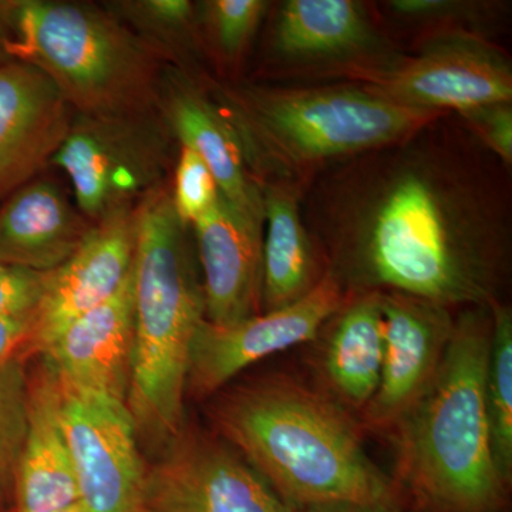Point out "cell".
I'll list each match as a JSON object with an SVG mask.
<instances>
[{
  "mask_svg": "<svg viewBox=\"0 0 512 512\" xmlns=\"http://www.w3.org/2000/svg\"><path fill=\"white\" fill-rule=\"evenodd\" d=\"M0 59H2V57H0Z\"/></svg>",
  "mask_w": 512,
  "mask_h": 512,
  "instance_id": "obj_35",
  "label": "cell"
},
{
  "mask_svg": "<svg viewBox=\"0 0 512 512\" xmlns=\"http://www.w3.org/2000/svg\"><path fill=\"white\" fill-rule=\"evenodd\" d=\"M266 234L262 241L261 313L301 301L328 272L325 255L302 218V190L261 183Z\"/></svg>",
  "mask_w": 512,
  "mask_h": 512,
  "instance_id": "obj_21",
  "label": "cell"
},
{
  "mask_svg": "<svg viewBox=\"0 0 512 512\" xmlns=\"http://www.w3.org/2000/svg\"><path fill=\"white\" fill-rule=\"evenodd\" d=\"M50 272L0 262V318L35 313L45 295Z\"/></svg>",
  "mask_w": 512,
  "mask_h": 512,
  "instance_id": "obj_29",
  "label": "cell"
},
{
  "mask_svg": "<svg viewBox=\"0 0 512 512\" xmlns=\"http://www.w3.org/2000/svg\"><path fill=\"white\" fill-rule=\"evenodd\" d=\"M134 342L127 409L137 433L170 446L184 431L192 342L207 319L188 227L161 184L134 207Z\"/></svg>",
  "mask_w": 512,
  "mask_h": 512,
  "instance_id": "obj_5",
  "label": "cell"
},
{
  "mask_svg": "<svg viewBox=\"0 0 512 512\" xmlns=\"http://www.w3.org/2000/svg\"><path fill=\"white\" fill-rule=\"evenodd\" d=\"M3 52L45 73L77 116H123L158 107L163 60L109 9L19 0Z\"/></svg>",
  "mask_w": 512,
  "mask_h": 512,
  "instance_id": "obj_6",
  "label": "cell"
},
{
  "mask_svg": "<svg viewBox=\"0 0 512 512\" xmlns=\"http://www.w3.org/2000/svg\"><path fill=\"white\" fill-rule=\"evenodd\" d=\"M173 133L156 111L76 116L52 163L69 175L77 210L92 224L164 184Z\"/></svg>",
  "mask_w": 512,
  "mask_h": 512,
  "instance_id": "obj_7",
  "label": "cell"
},
{
  "mask_svg": "<svg viewBox=\"0 0 512 512\" xmlns=\"http://www.w3.org/2000/svg\"><path fill=\"white\" fill-rule=\"evenodd\" d=\"M171 195L178 218L187 227L207 214L221 195L210 168L192 148L181 144Z\"/></svg>",
  "mask_w": 512,
  "mask_h": 512,
  "instance_id": "obj_27",
  "label": "cell"
},
{
  "mask_svg": "<svg viewBox=\"0 0 512 512\" xmlns=\"http://www.w3.org/2000/svg\"><path fill=\"white\" fill-rule=\"evenodd\" d=\"M72 123V109L45 73L0 59V197L52 163Z\"/></svg>",
  "mask_w": 512,
  "mask_h": 512,
  "instance_id": "obj_17",
  "label": "cell"
},
{
  "mask_svg": "<svg viewBox=\"0 0 512 512\" xmlns=\"http://www.w3.org/2000/svg\"><path fill=\"white\" fill-rule=\"evenodd\" d=\"M60 402L59 384L46 369L30 384L28 430L15 470L16 512H57L79 503Z\"/></svg>",
  "mask_w": 512,
  "mask_h": 512,
  "instance_id": "obj_22",
  "label": "cell"
},
{
  "mask_svg": "<svg viewBox=\"0 0 512 512\" xmlns=\"http://www.w3.org/2000/svg\"><path fill=\"white\" fill-rule=\"evenodd\" d=\"M296 512H404L400 501H384V503H335L313 505L301 508Z\"/></svg>",
  "mask_w": 512,
  "mask_h": 512,
  "instance_id": "obj_32",
  "label": "cell"
},
{
  "mask_svg": "<svg viewBox=\"0 0 512 512\" xmlns=\"http://www.w3.org/2000/svg\"><path fill=\"white\" fill-rule=\"evenodd\" d=\"M57 512H87V511H86V508H84L82 504L77 503L74 505H70V507L64 508V510H60Z\"/></svg>",
  "mask_w": 512,
  "mask_h": 512,
  "instance_id": "obj_34",
  "label": "cell"
},
{
  "mask_svg": "<svg viewBox=\"0 0 512 512\" xmlns=\"http://www.w3.org/2000/svg\"><path fill=\"white\" fill-rule=\"evenodd\" d=\"M158 107L174 138L192 148L210 168L222 198L255 227L264 228L261 185L234 128L204 83L170 67L161 77Z\"/></svg>",
  "mask_w": 512,
  "mask_h": 512,
  "instance_id": "obj_15",
  "label": "cell"
},
{
  "mask_svg": "<svg viewBox=\"0 0 512 512\" xmlns=\"http://www.w3.org/2000/svg\"><path fill=\"white\" fill-rule=\"evenodd\" d=\"M134 342V268L119 292L70 323L46 348L60 389L126 403Z\"/></svg>",
  "mask_w": 512,
  "mask_h": 512,
  "instance_id": "obj_16",
  "label": "cell"
},
{
  "mask_svg": "<svg viewBox=\"0 0 512 512\" xmlns=\"http://www.w3.org/2000/svg\"><path fill=\"white\" fill-rule=\"evenodd\" d=\"M271 47L275 57L298 69L343 74L396 59L353 0H286L276 13Z\"/></svg>",
  "mask_w": 512,
  "mask_h": 512,
  "instance_id": "obj_14",
  "label": "cell"
},
{
  "mask_svg": "<svg viewBox=\"0 0 512 512\" xmlns=\"http://www.w3.org/2000/svg\"><path fill=\"white\" fill-rule=\"evenodd\" d=\"M218 393L211 407L218 433L295 510L399 501L367 454L359 421L322 390L269 375Z\"/></svg>",
  "mask_w": 512,
  "mask_h": 512,
  "instance_id": "obj_2",
  "label": "cell"
},
{
  "mask_svg": "<svg viewBox=\"0 0 512 512\" xmlns=\"http://www.w3.org/2000/svg\"><path fill=\"white\" fill-rule=\"evenodd\" d=\"M268 8L269 3L264 0H212L204 3L202 23L221 57L232 63L244 55Z\"/></svg>",
  "mask_w": 512,
  "mask_h": 512,
  "instance_id": "obj_25",
  "label": "cell"
},
{
  "mask_svg": "<svg viewBox=\"0 0 512 512\" xmlns=\"http://www.w3.org/2000/svg\"><path fill=\"white\" fill-rule=\"evenodd\" d=\"M387 8L399 18L413 22L427 20L463 19L470 16L477 6L473 3L453 2V0H392L386 3Z\"/></svg>",
  "mask_w": 512,
  "mask_h": 512,
  "instance_id": "obj_30",
  "label": "cell"
},
{
  "mask_svg": "<svg viewBox=\"0 0 512 512\" xmlns=\"http://www.w3.org/2000/svg\"><path fill=\"white\" fill-rule=\"evenodd\" d=\"M30 383L18 357L0 370V485L15 476L29 419Z\"/></svg>",
  "mask_w": 512,
  "mask_h": 512,
  "instance_id": "obj_26",
  "label": "cell"
},
{
  "mask_svg": "<svg viewBox=\"0 0 512 512\" xmlns=\"http://www.w3.org/2000/svg\"><path fill=\"white\" fill-rule=\"evenodd\" d=\"M60 394L79 503L87 512H143L147 468L127 404L63 389Z\"/></svg>",
  "mask_w": 512,
  "mask_h": 512,
  "instance_id": "obj_9",
  "label": "cell"
},
{
  "mask_svg": "<svg viewBox=\"0 0 512 512\" xmlns=\"http://www.w3.org/2000/svg\"><path fill=\"white\" fill-rule=\"evenodd\" d=\"M13 8H15V2H2L0 0V57H6L3 49H5L6 43L12 39Z\"/></svg>",
  "mask_w": 512,
  "mask_h": 512,
  "instance_id": "obj_33",
  "label": "cell"
},
{
  "mask_svg": "<svg viewBox=\"0 0 512 512\" xmlns=\"http://www.w3.org/2000/svg\"><path fill=\"white\" fill-rule=\"evenodd\" d=\"M467 130L476 136L504 167L512 164V104L493 103L460 111Z\"/></svg>",
  "mask_w": 512,
  "mask_h": 512,
  "instance_id": "obj_28",
  "label": "cell"
},
{
  "mask_svg": "<svg viewBox=\"0 0 512 512\" xmlns=\"http://www.w3.org/2000/svg\"><path fill=\"white\" fill-rule=\"evenodd\" d=\"M443 119L348 158L309 195L306 227L348 295L402 293L448 309L500 302L507 201L477 143Z\"/></svg>",
  "mask_w": 512,
  "mask_h": 512,
  "instance_id": "obj_1",
  "label": "cell"
},
{
  "mask_svg": "<svg viewBox=\"0 0 512 512\" xmlns=\"http://www.w3.org/2000/svg\"><path fill=\"white\" fill-rule=\"evenodd\" d=\"M204 86L258 183L301 190L325 165L393 146L450 114L402 106L356 83L284 87L205 79Z\"/></svg>",
  "mask_w": 512,
  "mask_h": 512,
  "instance_id": "obj_4",
  "label": "cell"
},
{
  "mask_svg": "<svg viewBox=\"0 0 512 512\" xmlns=\"http://www.w3.org/2000/svg\"><path fill=\"white\" fill-rule=\"evenodd\" d=\"M493 330L488 352L485 394L495 458L501 473L512 478V312L497 302L491 306Z\"/></svg>",
  "mask_w": 512,
  "mask_h": 512,
  "instance_id": "obj_24",
  "label": "cell"
},
{
  "mask_svg": "<svg viewBox=\"0 0 512 512\" xmlns=\"http://www.w3.org/2000/svg\"><path fill=\"white\" fill-rule=\"evenodd\" d=\"M35 328V313L0 318V370L16 359V352L30 342Z\"/></svg>",
  "mask_w": 512,
  "mask_h": 512,
  "instance_id": "obj_31",
  "label": "cell"
},
{
  "mask_svg": "<svg viewBox=\"0 0 512 512\" xmlns=\"http://www.w3.org/2000/svg\"><path fill=\"white\" fill-rule=\"evenodd\" d=\"M107 6L126 23L161 60L177 63L175 69L187 72L200 50L197 6L190 0H134Z\"/></svg>",
  "mask_w": 512,
  "mask_h": 512,
  "instance_id": "obj_23",
  "label": "cell"
},
{
  "mask_svg": "<svg viewBox=\"0 0 512 512\" xmlns=\"http://www.w3.org/2000/svg\"><path fill=\"white\" fill-rule=\"evenodd\" d=\"M322 392L353 417L372 402L382 376V293H352L313 340Z\"/></svg>",
  "mask_w": 512,
  "mask_h": 512,
  "instance_id": "obj_19",
  "label": "cell"
},
{
  "mask_svg": "<svg viewBox=\"0 0 512 512\" xmlns=\"http://www.w3.org/2000/svg\"><path fill=\"white\" fill-rule=\"evenodd\" d=\"M134 255V208L93 224L77 251L50 272L30 343L39 350L46 348L74 320L113 298L133 272Z\"/></svg>",
  "mask_w": 512,
  "mask_h": 512,
  "instance_id": "obj_13",
  "label": "cell"
},
{
  "mask_svg": "<svg viewBox=\"0 0 512 512\" xmlns=\"http://www.w3.org/2000/svg\"><path fill=\"white\" fill-rule=\"evenodd\" d=\"M346 298L348 293L328 271L305 298L278 311L225 326L205 319L192 342L187 393L212 396L259 360L312 343Z\"/></svg>",
  "mask_w": 512,
  "mask_h": 512,
  "instance_id": "obj_11",
  "label": "cell"
},
{
  "mask_svg": "<svg viewBox=\"0 0 512 512\" xmlns=\"http://www.w3.org/2000/svg\"><path fill=\"white\" fill-rule=\"evenodd\" d=\"M382 313V376L357 421L362 429L390 433L436 376L456 318L446 306L392 292L382 293Z\"/></svg>",
  "mask_w": 512,
  "mask_h": 512,
  "instance_id": "obj_12",
  "label": "cell"
},
{
  "mask_svg": "<svg viewBox=\"0 0 512 512\" xmlns=\"http://www.w3.org/2000/svg\"><path fill=\"white\" fill-rule=\"evenodd\" d=\"M93 224L50 181H30L0 208V262L39 272L63 265Z\"/></svg>",
  "mask_w": 512,
  "mask_h": 512,
  "instance_id": "obj_20",
  "label": "cell"
},
{
  "mask_svg": "<svg viewBox=\"0 0 512 512\" xmlns=\"http://www.w3.org/2000/svg\"><path fill=\"white\" fill-rule=\"evenodd\" d=\"M384 99L414 109L460 111L511 103L512 70L497 47L467 33L430 39L416 56L346 73Z\"/></svg>",
  "mask_w": 512,
  "mask_h": 512,
  "instance_id": "obj_8",
  "label": "cell"
},
{
  "mask_svg": "<svg viewBox=\"0 0 512 512\" xmlns=\"http://www.w3.org/2000/svg\"><path fill=\"white\" fill-rule=\"evenodd\" d=\"M147 470L143 512H296L229 444L181 434Z\"/></svg>",
  "mask_w": 512,
  "mask_h": 512,
  "instance_id": "obj_10",
  "label": "cell"
},
{
  "mask_svg": "<svg viewBox=\"0 0 512 512\" xmlns=\"http://www.w3.org/2000/svg\"><path fill=\"white\" fill-rule=\"evenodd\" d=\"M202 271L205 315L214 325H234L261 313L262 228L218 198L191 225Z\"/></svg>",
  "mask_w": 512,
  "mask_h": 512,
  "instance_id": "obj_18",
  "label": "cell"
},
{
  "mask_svg": "<svg viewBox=\"0 0 512 512\" xmlns=\"http://www.w3.org/2000/svg\"><path fill=\"white\" fill-rule=\"evenodd\" d=\"M491 330V306L464 309L436 376L390 431L397 478L421 512L507 507L485 394Z\"/></svg>",
  "mask_w": 512,
  "mask_h": 512,
  "instance_id": "obj_3",
  "label": "cell"
}]
</instances>
